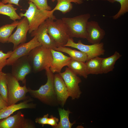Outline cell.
<instances>
[{"label": "cell", "mask_w": 128, "mask_h": 128, "mask_svg": "<svg viewBox=\"0 0 128 128\" xmlns=\"http://www.w3.org/2000/svg\"><path fill=\"white\" fill-rule=\"evenodd\" d=\"M58 111L60 117V120L56 128H71L75 123V122L71 123L69 118V114L72 112L69 110H65L59 108Z\"/></svg>", "instance_id": "cell-25"}, {"label": "cell", "mask_w": 128, "mask_h": 128, "mask_svg": "<svg viewBox=\"0 0 128 128\" xmlns=\"http://www.w3.org/2000/svg\"><path fill=\"white\" fill-rule=\"evenodd\" d=\"M12 51H9L5 53L3 50H0V71H2L4 67L7 65V60L10 57Z\"/></svg>", "instance_id": "cell-29"}, {"label": "cell", "mask_w": 128, "mask_h": 128, "mask_svg": "<svg viewBox=\"0 0 128 128\" xmlns=\"http://www.w3.org/2000/svg\"><path fill=\"white\" fill-rule=\"evenodd\" d=\"M8 104L0 94V110L8 106Z\"/></svg>", "instance_id": "cell-33"}, {"label": "cell", "mask_w": 128, "mask_h": 128, "mask_svg": "<svg viewBox=\"0 0 128 128\" xmlns=\"http://www.w3.org/2000/svg\"><path fill=\"white\" fill-rule=\"evenodd\" d=\"M58 121L59 119L58 118L51 115L48 119L47 124L51 126L54 128H56Z\"/></svg>", "instance_id": "cell-30"}, {"label": "cell", "mask_w": 128, "mask_h": 128, "mask_svg": "<svg viewBox=\"0 0 128 128\" xmlns=\"http://www.w3.org/2000/svg\"><path fill=\"white\" fill-rule=\"evenodd\" d=\"M40 46L41 45L38 41L36 36L28 42L20 44L12 51L10 57L7 59V65H11L14 61L20 57L27 56L32 50Z\"/></svg>", "instance_id": "cell-11"}, {"label": "cell", "mask_w": 128, "mask_h": 128, "mask_svg": "<svg viewBox=\"0 0 128 128\" xmlns=\"http://www.w3.org/2000/svg\"><path fill=\"white\" fill-rule=\"evenodd\" d=\"M64 46L76 48L84 53L87 56V61L96 56L104 54L105 50L103 42L91 45L83 44L80 40L77 43L74 42L72 38H70Z\"/></svg>", "instance_id": "cell-8"}, {"label": "cell", "mask_w": 128, "mask_h": 128, "mask_svg": "<svg viewBox=\"0 0 128 128\" xmlns=\"http://www.w3.org/2000/svg\"><path fill=\"white\" fill-rule=\"evenodd\" d=\"M102 59V58L97 56L85 62L88 75L101 74V63Z\"/></svg>", "instance_id": "cell-22"}, {"label": "cell", "mask_w": 128, "mask_h": 128, "mask_svg": "<svg viewBox=\"0 0 128 128\" xmlns=\"http://www.w3.org/2000/svg\"><path fill=\"white\" fill-rule=\"evenodd\" d=\"M56 0H51L52 2H54Z\"/></svg>", "instance_id": "cell-35"}, {"label": "cell", "mask_w": 128, "mask_h": 128, "mask_svg": "<svg viewBox=\"0 0 128 128\" xmlns=\"http://www.w3.org/2000/svg\"><path fill=\"white\" fill-rule=\"evenodd\" d=\"M49 114H47L44 115L42 117L36 118L35 119L36 123L41 124L42 126L47 124V122Z\"/></svg>", "instance_id": "cell-31"}, {"label": "cell", "mask_w": 128, "mask_h": 128, "mask_svg": "<svg viewBox=\"0 0 128 128\" xmlns=\"http://www.w3.org/2000/svg\"><path fill=\"white\" fill-rule=\"evenodd\" d=\"M57 3L55 7L52 10L54 12L56 10L61 11L65 14L70 12L73 9V5L72 2L78 5L82 4L83 0H56Z\"/></svg>", "instance_id": "cell-21"}, {"label": "cell", "mask_w": 128, "mask_h": 128, "mask_svg": "<svg viewBox=\"0 0 128 128\" xmlns=\"http://www.w3.org/2000/svg\"><path fill=\"white\" fill-rule=\"evenodd\" d=\"M110 3L117 2L120 5V8L118 12L112 16L114 19H116L128 12V0H107Z\"/></svg>", "instance_id": "cell-26"}, {"label": "cell", "mask_w": 128, "mask_h": 128, "mask_svg": "<svg viewBox=\"0 0 128 128\" xmlns=\"http://www.w3.org/2000/svg\"><path fill=\"white\" fill-rule=\"evenodd\" d=\"M34 124L26 118L20 111L15 114L0 120V128H34Z\"/></svg>", "instance_id": "cell-9"}, {"label": "cell", "mask_w": 128, "mask_h": 128, "mask_svg": "<svg viewBox=\"0 0 128 128\" xmlns=\"http://www.w3.org/2000/svg\"><path fill=\"white\" fill-rule=\"evenodd\" d=\"M28 9L24 13H20L19 15L21 17H26L29 22V29L28 33L30 34L33 31L37 30L39 26L47 19L51 18L56 20L54 12L51 10L48 11L40 9L32 2L28 1Z\"/></svg>", "instance_id": "cell-3"}, {"label": "cell", "mask_w": 128, "mask_h": 128, "mask_svg": "<svg viewBox=\"0 0 128 128\" xmlns=\"http://www.w3.org/2000/svg\"><path fill=\"white\" fill-rule=\"evenodd\" d=\"M54 50L63 52L68 54L72 59L80 61L85 62L87 60L86 54L80 51L72 49L66 46H59L55 48Z\"/></svg>", "instance_id": "cell-20"}, {"label": "cell", "mask_w": 128, "mask_h": 128, "mask_svg": "<svg viewBox=\"0 0 128 128\" xmlns=\"http://www.w3.org/2000/svg\"><path fill=\"white\" fill-rule=\"evenodd\" d=\"M54 20L49 18L46 20L48 34L57 47L64 46L70 38L67 29L61 19Z\"/></svg>", "instance_id": "cell-5"}, {"label": "cell", "mask_w": 128, "mask_h": 128, "mask_svg": "<svg viewBox=\"0 0 128 128\" xmlns=\"http://www.w3.org/2000/svg\"><path fill=\"white\" fill-rule=\"evenodd\" d=\"M32 101L31 99L27 98L23 102L8 105L0 110V120L10 116L14 112L20 109L35 108L36 104L30 102Z\"/></svg>", "instance_id": "cell-17"}, {"label": "cell", "mask_w": 128, "mask_h": 128, "mask_svg": "<svg viewBox=\"0 0 128 128\" xmlns=\"http://www.w3.org/2000/svg\"><path fill=\"white\" fill-rule=\"evenodd\" d=\"M17 9V8H14L12 4H5L0 1V14L7 16L14 21L21 18L16 12Z\"/></svg>", "instance_id": "cell-23"}, {"label": "cell", "mask_w": 128, "mask_h": 128, "mask_svg": "<svg viewBox=\"0 0 128 128\" xmlns=\"http://www.w3.org/2000/svg\"><path fill=\"white\" fill-rule=\"evenodd\" d=\"M11 74L18 81L26 84V77L32 69L27 56H23L16 60L11 65Z\"/></svg>", "instance_id": "cell-10"}, {"label": "cell", "mask_w": 128, "mask_h": 128, "mask_svg": "<svg viewBox=\"0 0 128 128\" xmlns=\"http://www.w3.org/2000/svg\"><path fill=\"white\" fill-rule=\"evenodd\" d=\"M122 56L119 53L115 51L111 56L106 58H102L101 63V74L107 73L112 71L116 61Z\"/></svg>", "instance_id": "cell-18"}, {"label": "cell", "mask_w": 128, "mask_h": 128, "mask_svg": "<svg viewBox=\"0 0 128 128\" xmlns=\"http://www.w3.org/2000/svg\"><path fill=\"white\" fill-rule=\"evenodd\" d=\"M53 56V61L50 68V71L53 73L61 72L62 68L67 66L72 58L64 55L60 52L50 49Z\"/></svg>", "instance_id": "cell-16"}, {"label": "cell", "mask_w": 128, "mask_h": 128, "mask_svg": "<svg viewBox=\"0 0 128 128\" xmlns=\"http://www.w3.org/2000/svg\"><path fill=\"white\" fill-rule=\"evenodd\" d=\"M27 56L35 72L49 69L53 61L50 49L42 46L34 48Z\"/></svg>", "instance_id": "cell-1"}, {"label": "cell", "mask_w": 128, "mask_h": 128, "mask_svg": "<svg viewBox=\"0 0 128 128\" xmlns=\"http://www.w3.org/2000/svg\"><path fill=\"white\" fill-rule=\"evenodd\" d=\"M8 87L7 103L8 105L15 104L22 100H25L27 98L26 95L28 92V88L26 84L21 86L18 81L11 73H6Z\"/></svg>", "instance_id": "cell-6"}, {"label": "cell", "mask_w": 128, "mask_h": 128, "mask_svg": "<svg viewBox=\"0 0 128 128\" xmlns=\"http://www.w3.org/2000/svg\"><path fill=\"white\" fill-rule=\"evenodd\" d=\"M20 0H2L1 1L5 4L8 3L11 4H15L18 6H20L19 2Z\"/></svg>", "instance_id": "cell-32"}, {"label": "cell", "mask_w": 128, "mask_h": 128, "mask_svg": "<svg viewBox=\"0 0 128 128\" xmlns=\"http://www.w3.org/2000/svg\"><path fill=\"white\" fill-rule=\"evenodd\" d=\"M59 73L64 80L69 97L73 100L79 98L82 94L79 86L82 82L81 78L68 67L64 72Z\"/></svg>", "instance_id": "cell-7"}, {"label": "cell", "mask_w": 128, "mask_h": 128, "mask_svg": "<svg viewBox=\"0 0 128 128\" xmlns=\"http://www.w3.org/2000/svg\"><path fill=\"white\" fill-rule=\"evenodd\" d=\"M73 72L77 75L87 78L88 75L85 62L72 59L67 66Z\"/></svg>", "instance_id": "cell-19"}, {"label": "cell", "mask_w": 128, "mask_h": 128, "mask_svg": "<svg viewBox=\"0 0 128 128\" xmlns=\"http://www.w3.org/2000/svg\"><path fill=\"white\" fill-rule=\"evenodd\" d=\"M30 34L32 37L35 36H37L38 41L41 46L54 50L57 47L48 34L46 21L41 24L37 30L32 32Z\"/></svg>", "instance_id": "cell-14"}, {"label": "cell", "mask_w": 128, "mask_h": 128, "mask_svg": "<svg viewBox=\"0 0 128 128\" xmlns=\"http://www.w3.org/2000/svg\"><path fill=\"white\" fill-rule=\"evenodd\" d=\"M90 17V14L87 13L61 18L66 27L70 38H86L87 26Z\"/></svg>", "instance_id": "cell-4"}, {"label": "cell", "mask_w": 128, "mask_h": 128, "mask_svg": "<svg viewBox=\"0 0 128 128\" xmlns=\"http://www.w3.org/2000/svg\"><path fill=\"white\" fill-rule=\"evenodd\" d=\"M3 73L2 71H0V79Z\"/></svg>", "instance_id": "cell-34"}, {"label": "cell", "mask_w": 128, "mask_h": 128, "mask_svg": "<svg viewBox=\"0 0 128 128\" xmlns=\"http://www.w3.org/2000/svg\"><path fill=\"white\" fill-rule=\"evenodd\" d=\"M18 22V21H14L10 24H6L0 27V43H8L9 37Z\"/></svg>", "instance_id": "cell-24"}, {"label": "cell", "mask_w": 128, "mask_h": 128, "mask_svg": "<svg viewBox=\"0 0 128 128\" xmlns=\"http://www.w3.org/2000/svg\"><path fill=\"white\" fill-rule=\"evenodd\" d=\"M53 82L58 103L63 107L69 97L67 87L64 80L59 73L54 75Z\"/></svg>", "instance_id": "cell-15"}, {"label": "cell", "mask_w": 128, "mask_h": 128, "mask_svg": "<svg viewBox=\"0 0 128 128\" xmlns=\"http://www.w3.org/2000/svg\"><path fill=\"white\" fill-rule=\"evenodd\" d=\"M30 1L34 4L39 9L50 11L51 7L48 4V0H26Z\"/></svg>", "instance_id": "cell-28"}, {"label": "cell", "mask_w": 128, "mask_h": 128, "mask_svg": "<svg viewBox=\"0 0 128 128\" xmlns=\"http://www.w3.org/2000/svg\"><path fill=\"white\" fill-rule=\"evenodd\" d=\"M29 29V22L26 17L19 21L15 32L9 37L8 43H13V50L20 44L25 43L27 41V35Z\"/></svg>", "instance_id": "cell-12"}, {"label": "cell", "mask_w": 128, "mask_h": 128, "mask_svg": "<svg viewBox=\"0 0 128 128\" xmlns=\"http://www.w3.org/2000/svg\"><path fill=\"white\" fill-rule=\"evenodd\" d=\"M0 94L7 103L8 87L6 73H4L0 79Z\"/></svg>", "instance_id": "cell-27"}, {"label": "cell", "mask_w": 128, "mask_h": 128, "mask_svg": "<svg viewBox=\"0 0 128 128\" xmlns=\"http://www.w3.org/2000/svg\"><path fill=\"white\" fill-rule=\"evenodd\" d=\"M46 73L47 78L46 83L37 90L28 88V92L45 104L50 105H57L58 103L54 89V74L50 69L46 70Z\"/></svg>", "instance_id": "cell-2"}, {"label": "cell", "mask_w": 128, "mask_h": 128, "mask_svg": "<svg viewBox=\"0 0 128 128\" xmlns=\"http://www.w3.org/2000/svg\"><path fill=\"white\" fill-rule=\"evenodd\" d=\"M105 34V31L100 27L97 22L88 21L86 29V39L88 42L92 44L99 43Z\"/></svg>", "instance_id": "cell-13"}]
</instances>
